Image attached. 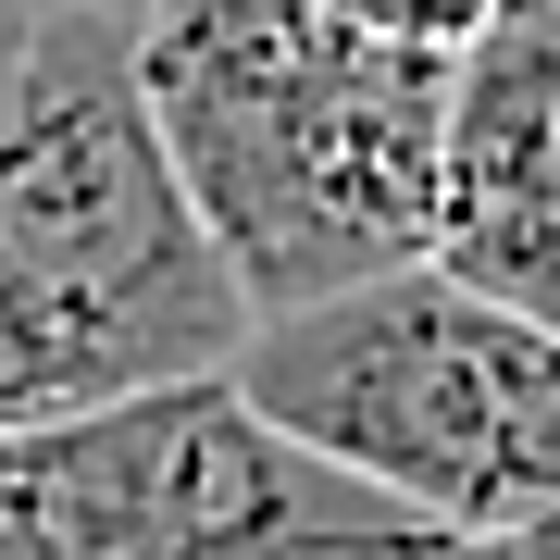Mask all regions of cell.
Listing matches in <instances>:
<instances>
[{
  "label": "cell",
  "mask_w": 560,
  "mask_h": 560,
  "mask_svg": "<svg viewBox=\"0 0 560 560\" xmlns=\"http://www.w3.org/2000/svg\"><path fill=\"white\" fill-rule=\"evenodd\" d=\"M138 101L237 261L249 324L436 261L448 50H399L324 0H150Z\"/></svg>",
  "instance_id": "obj_1"
},
{
  "label": "cell",
  "mask_w": 560,
  "mask_h": 560,
  "mask_svg": "<svg viewBox=\"0 0 560 560\" xmlns=\"http://www.w3.org/2000/svg\"><path fill=\"white\" fill-rule=\"evenodd\" d=\"M249 287L138 101V25L50 13L0 101V423L237 374Z\"/></svg>",
  "instance_id": "obj_2"
},
{
  "label": "cell",
  "mask_w": 560,
  "mask_h": 560,
  "mask_svg": "<svg viewBox=\"0 0 560 560\" xmlns=\"http://www.w3.org/2000/svg\"><path fill=\"white\" fill-rule=\"evenodd\" d=\"M237 386L300 448L399 499L436 548L560 511V337L460 287L448 261H399L374 287L249 324Z\"/></svg>",
  "instance_id": "obj_3"
},
{
  "label": "cell",
  "mask_w": 560,
  "mask_h": 560,
  "mask_svg": "<svg viewBox=\"0 0 560 560\" xmlns=\"http://www.w3.org/2000/svg\"><path fill=\"white\" fill-rule=\"evenodd\" d=\"M436 536L300 448L237 374L0 423V560H423Z\"/></svg>",
  "instance_id": "obj_4"
},
{
  "label": "cell",
  "mask_w": 560,
  "mask_h": 560,
  "mask_svg": "<svg viewBox=\"0 0 560 560\" xmlns=\"http://www.w3.org/2000/svg\"><path fill=\"white\" fill-rule=\"evenodd\" d=\"M436 261L560 337V0H511L448 62Z\"/></svg>",
  "instance_id": "obj_5"
},
{
  "label": "cell",
  "mask_w": 560,
  "mask_h": 560,
  "mask_svg": "<svg viewBox=\"0 0 560 560\" xmlns=\"http://www.w3.org/2000/svg\"><path fill=\"white\" fill-rule=\"evenodd\" d=\"M324 13H349V25H374V38H399V50H474L486 25L511 13V0H324Z\"/></svg>",
  "instance_id": "obj_6"
},
{
  "label": "cell",
  "mask_w": 560,
  "mask_h": 560,
  "mask_svg": "<svg viewBox=\"0 0 560 560\" xmlns=\"http://www.w3.org/2000/svg\"><path fill=\"white\" fill-rule=\"evenodd\" d=\"M423 560H560V511H523V523H486V536H448Z\"/></svg>",
  "instance_id": "obj_7"
},
{
  "label": "cell",
  "mask_w": 560,
  "mask_h": 560,
  "mask_svg": "<svg viewBox=\"0 0 560 560\" xmlns=\"http://www.w3.org/2000/svg\"><path fill=\"white\" fill-rule=\"evenodd\" d=\"M38 25H50V0H0V101H13L25 50H38Z\"/></svg>",
  "instance_id": "obj_8"
},
{
  "label": "cell",
  "mask_w": 560,
  "mask_h": 560,
  "mask_svg": "<svg viewBox=\"0 0 560 560\" xmlns=\"http://www.w3.org/2000/svg\"><path fill=\"white\" fill-rule=\"evenodd\" d=\"M50 13H113V25H138L150 0H50Z\"/></svg>",
  "instance_id": "obj_9"
}]
</instances>
